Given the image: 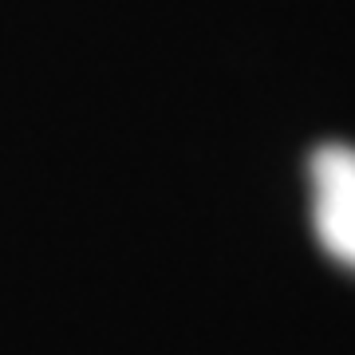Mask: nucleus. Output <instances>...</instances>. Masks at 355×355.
I'll use <instances>...</instances> for the list:
<instances>
[{"label":"nucleus","instance_id":"nucleus-1","mask_svg":"<svg viewBox=\"0 0 355 355\" xmlns=\"http://www.w3.org/2000/svg\"><path fill=\"white\" fill-rule=\"evenodd\" d=\"M312 225L320 245L355 268V146L328 142L312 154Z\"/></svg>","mask_w":355,"mask_h":355}]
</instances>
